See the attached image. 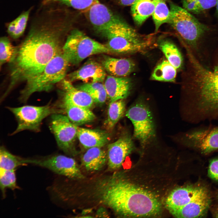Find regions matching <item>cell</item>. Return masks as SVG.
Listing matches in <instances>:
<instances>
[{
    "label": "cell",
    "mask_w": 218,
    "mask_h": 218,
    "mask_svg": "<svg viewBox=\"0 0 218 218\" xmlns=\"http://www.w3.org/2000/svg\"><path fill=\"white\" fill-rule=\"evenodd\" d=\"M56 8L47 9L31 25L26 37L18 46L8 63V81L4 95L7 96L20 83L40 72L62 51L66 26Z\"/></svg>",
    "instance_id": "1"
},
{
    "label": "cell",
    "mask_w": 218,
    "mask_h": 218,
    "mask_svg": "<svg viewBox=\"0 0 218 218\" xmlns=\"http://www.w3.org/2000/svg\"><path fill=\"white\" fill-rule=\"evenodd\" d=\"M122 177L115 172L97 181L94 194L99 203L121 217H146L158 215L161 206L156 197Z\"/></svg>",
    "instance_id": "2"
},
{
    "label": "cell",
    "mask_w": 218,
    "mask_h": 218,
    "mask_svg": "<svg viewBox=\"0 0 218 218\" xmlns=\"http://www.w3.org/2000/svg\"><path fill=\"white\" fill-rule=\"evenodd\" d=\"M216 50L208 65L192 54L188 55L190 71L187 111L192 122L218 117V48Z\"/></svg>",
    "instance_id": "3"
},
{
    "label": "cell",
    "mask_w": 218,
    "mask_h": 218,
    "mask_svg": "<svg viewBox=\"0 0 218 218\" xmlns=\"http://www.w3.org/2000/svg\"><path fill=\"white\" fill-rule=\"evenodd\" d=\"M170 5V16L168 23L184 41L186 48L199 60H203L205 43L211 28L184 8L173 3Z\"/></svg>",
    "instance_id": "4"
},
{
    "label": "cell",
    "mask_w": 218,
    "mask_h": 218,
    "mask_svg": "<svg viewBox=\"0 0 218 218\" xmlns=\"http://www.w3.org/2000/svg\"><path fill=\"white\" fill-rule=\"evenodd\" d=\"M107 39L111 53L124 54L143 51L150 45L151 36L141 35L120 18L99 33Z\"/></svg>",
    "instance_id": "5"
},
{
    "label": "cell",
    "mask_w": 218,
    "mask_h": 218,
    "mask_svg": "<svg viewBox=\"0 0 218 218\" xmlns=\"http://www.w3.org/2000/svg\"><path fill=\"white\" fill-rule=\"evenodd\" d=\"M69 65L62 51L40 72L25 82V87L20 92V102L26 103L35 92L51 91L56 84L65 78Z\"/></svg>",
    "instance_id": "6"
},
{
    "label": "cell",
    "mask_w": 218,
    "mask_h": 218,
    "mask_svg": "<svg viewBox=\"0 0 218 218\" xmlns=\"http://www.w3.org/2000/svg\"><path fill=\"white\" fill-rule=\"evenodd\" d=\"M63 54L70 64L77 65L93 55L111 52L106 45L88 36L78 29L68 35L62 48Z\"/></svg>",
    "instance_id": "7"
},
{
    "label": "cell",
    "mask_w": 218,
    "mask_h": 218,
    "mask_svg": "<svg viewBox=\"0 0 218 218\" xmlns=\"http://www.w3.org/2000/svg\"><path fill=\"white\" fill-rule=\"evenodd\" d=\"M7 108L14 115L17 123V127L11 135L25 130L39 132L44 119L62 112L55 102L51 101L42 106L26 105L19 107H7Z\"/></svg>",
    "instance_id": "8"
},
{
    "label": "cell",
    "mask_w": 218,
    "mask_h": 218,
    "mask_svg": "<svg viewBox=\"0 0 218 218\" xmlns=\"http://www.w3.org/2000/svg\"><path fill=\"white\" fill-rule=\"evenodd\" d=\"M126 116L133 125L134 137L145 146L155 134V125L149 107L144 102L137 101L129 107Z\"/></svg>",
    "instance_id": "9"
},
{
    "label": "cell",
    "mask_w": 218,
    "mask_h": 218,
    "mask_svg": "<svg viewBox=\"0 0 218 218\" xmlns=\"http://www.w3.org/2000/svg\"><path fill=\"white\" fill-rule=\"evenodd\" d=\"M48 127L53 134L59 148L66 154L75 156L77 152L75 142L78 127L73 123L67 116L61 114L51 115Z\"/></svg>",
    "instance_id": "10"
},
{
    "label": "cell",
    "mask_w": 218,
    "mask_h": 218,
    "mask_svg": "<svg viewBox=\"0 0 218 218\" xmlns=\"http://www.w3.org/2000/svg\"><path fill=\"white\" fill-rule=\"evenodd\" d=\"M25 164H31L43 167L58 174L73 179L84 178L75 160L61 154H54L41 157L25 158Z\"/></svg>",
    "instance_id": "11"
},
{
    "label": "cell",
    "mask_w": 218,
    "mask_h": 218,
    "mask_svg": "<svg viewBox=\"0 0 218 218\" xmlns=\"http://www.w3.org/2000/svg\"><path fill=\"white\" fill-rule=\"evenodd\" d=\"M183 139L187 146L209 154L218 150V127L194 130L186 133Z\"/></svg>",
    "instance_id": "12"
},
{
    "label": "cell",
    "mask_w": 218,
    "mask_h": 218,
    "mask_svg": "<svg viewBox=\"0 0 218 218\" xmlns=\"http://www.w3.org/2000/svg\"><path fill=\"white\" fill-rule=\"evenodd\" d=\"M84 12L88 19L98 33L110 27L120 18L98 0Z\"/></svg>",
    "instance_id": "13"
},
{
    "label": "cell",
    "mask_w": 218,
    "mask_h": 218,
    "mask_svg": "<svg viewBox=\"0 0 218 218\" xmlns=\"http://www.w3.org/2000/svg\"><path fill=\"white\" fill-rule=\"evenodd\" d=\"M107 148L108 168L111 170H114L121 166L126 157L133 150L134 144L130 137L124 135L110 144Z\"/></svg>",
    "instance_id": "14"
},
{
    "label": "cell",
    "mask_w": 218,
    "mask_h": 218,
    "mask_svg": "<svg viewBox=\"0 0 218 218\" xmlns=\"http://www.w3.org/2000/svg\"><path fill=\"white\" fill-rule=\"evenodd\" d=\"M106 72L101 63L92 59L87 61L80 68L68 75L71 82L80 81L84 83L103 82Z\"/></svg>",
    "instance_id": "15"
},
{
    "label": "cell",
    "mask_w": 218,
    "mask_h": 218,
    "mask_svg": "<svg viewBox=\"0 0 218 218\" xmlns=\"http://www.w3.org/2000/svg\"><path fill=\"white\" fill-rule=\"evenodd\" d=\"M61 82V96L58 100L86 108H90L92 106L94 102L87 93L75 87L68 79L64 78Z\"/></svg>",
    "instance_id": "16"
},
{
    "label": "cell",
    "mask_w": 218,
    "mask_h": 218,
    "mask_svg": "<svg viewBox=\"0 0 218 218\" xmlns=\"http://www.w3.org/2000/svg\"><path fill=\"white\" fill-rule=\"evenodd\" d=\"M205 189L202 186L190 185L173 190L166 200V206L170 212L178 209L190 202Z\"/></svg>",
    "instance_id": "17"
},
{
    "label": "cell",
    "mask_w": 218,
    "mask_h": 218,
    "mask_svg": "<svg viewBox=\"0 0 218 218\" xmlns=\"http://www.w3.org/2000/svg\"><path fill=\"white\" fill-rule=\"evenodd\" d=\"M210 203L208 192L205 188L199 195L187 204L170 212L177 218H198L204 216Z\"/></svg>",
    "instance_id": "18"
},
{
    "label": "cell",
    "mask_w": 218,
    "mask_h": 218,
    "mask_svg": "<svg viewBox=\"0 0 218 218\" xmlns=\"http://www.w3.org/2000/svg\"><path fill=\"white\" fill-rule=\"evenodd\" d=\"M104 85L111 102L127 97L130 93L132 86L129 78L111 75L106 77Z\"/></svg>",
    "instance_id": "19"
},
{
    "label": "cell",
    "mask_w": 218,
    "mask_h": 218,
    "mask_svg": "<svg viewBox=\"0 0 218 218\" xmlns=\"http://www.w3.org/2000/svg\"><path fill=\"white\" fill-rule=\"evenodd\" d=\"M101 64L110 75L117 77H125L134 69L135 64L130 60L119 58L104 55Z\"/></svg>",
    "instance_id": "20"
},
{
    "label": "cell",
    "mask_w": 218,
    "mask_h": 218,
    "mask_svg": "<svg viewBox=\"0 0 218 218\" xmlns=\"http://www.w3.org/2000/svg\"><path fill=\"white\" fill-rule=\"evenodd\" d=\"M77 137L81 145L86 149L101 147L109 141V136L106 132L78 127Z\"/></svg>",
    "instance_id": "21"
},
{
    "label": "cell",
    "mask_w": 218,
    "mask_h": 218,
    "mask_svg": "<svg viewBox=\"0 0 218 218\" xmlns=\"http://www.w3.org/2000/svg\"><path fill=\"white\" fill-rule=\"evenodd\" d=\"M58 107L64 111L69 120L76 125L90 122L96 118L94 113L89 109L75 106L58 100Z\"/></svg>",
    "instance_id": "22"
},
{
    "label": "cell",
    "mask_w": 218,
    "mask_h": 218,
    "mask_svg": "<svg viewBox=\"0 0 218 218\" xmlns=\"http://www.w3.org/2000/svg\"><path fill=\"white\" fill-rule=\"evenodd\" d=\"M82 165L87 171H99L107 161V154L101 147H93L88 149L81 158Z\"/></svg>",
    "instance_id": "23"
},
{
    "label": "cell",
    "mask_w": 218,
    "mask_h": 218,
    "mask_svg": "<svg viewBox=\"0 0 218 218\" xmlns=\"http://www.w3.org/2000/svg\"><path fill=\"white\" fill-rule=\"evenodd\" d=\"M158 0H137L131 6V11L133 20L140 26L152 15Z\"/></svg>",
    "instance_id": "24"
},
{
    "label": "cell",
    "mask_w": 218,
    "mask_h": 218,
    "mask_svg": "<svg viewBox=\"0 0 218 218\" xmlns=\"http://www.w3.org/2000/svg\"><path fill=\"white\" fill-rule=\"evenodd\" d=\"M158 46L170 64L177 70L182 67L183 58L181 52L174 44L169 40L162 39L159 41Z\"/></svg>",
    "instance_id": "25"
},
{
    "label": "cell",
    "mask_w": 218,
    "mask_h": 218,
    "mask_svg": "<svg viewBox=\"0 0 218 218\" xmlns=\"http://www.w3.org/2000/svg\"><path fill=\"white\" fill-rule=\"evenodd\" d=\"M125 106L124 99L110 102L108 108L107 118L104 123V126L107 130H111L123 117Z\"/></svg>",
    "instance_id": "26"
},
{
    "label": "cell",
    "mask_w": 218,
    "mask_h": 218,
    "mask_svg": "<svg viewBox=\"0 0 218 218\" xmlns=\"http://www.w3.org/2000/svg\"><path fill=\"white\" fill-rule=\"evenodd\" d=\"M177 69L167 60H163L157 65L151 75L153 80L169 82H174Z\"/></svg>",
    "instance_id": "27"
},
{
    "label": "cell",
    "mask_w": 218,
    "mask_h": 218,
    "mask_svg": "<svg viewBox=\"0 0 218 218\" xmlns=\"http://www.w3.org/2000/svg\"><path fill=\"white\" fill-rule=\"evenodd\" d=\"M32 9L31 8L21 13L16 18L9 23L7 26V32L13 39H17L24 34L26 29L30 14Z\"/></svg>",
    "instance_id": "28"
},
{
    "label": "cell",
    "mask_w": 218,
    "mask_h": 218,
    "mask_svg": "<svg viewBox=\"0 0 218 218\" xmlns=\"http://www.w3.org/2000/svg\"><path fill=\"white\" fill-rule=\"evenodd\" d=\"M78 88L87 93L94 102L98 104L104 103L107 97L104 85L101 82L84 83Z\"/></svg>",
    "instance_id": "29"
},
{
    "label": "cell",
    "mask_w": 218,
    "mask_h": 218,
    "mask_svg": "<svg viewBox=\"0 0 218 218\" xmlns=\"http://www.w3.org/2000/svg\"><path fill=\"white\" fill-rule=\"evenodd\" d=\"M24 158L13 154L4 146L0 148V169L5 170H13L19 166L24 165Z\"/></svg>",
    "instance_id": "30"
},
{
    "label": "cell",
    "mask_w": 218,
    "mask_h": 218,
    "mask_svg": "<svg viewBox=\"0 0 218 218\" xmlns=\"http://www.w3.org/2000/svg\"><path fill=\"white\" fill-rule=\"evenodd\" d=\"M183 8L196 14L203 13L216 5L217 0H182Z\"/></svg>",
    "instance_id": "31"
},
{
    "label": "cell",
    "mask_w": 218,
    "mask_h": 218,
    "mask_svg": "<svg viewBox=\"0 0 218 218\" xmlns=\"http://www.w3.org/2000/svg\"><path fill=\"white\" fill-rule=\"evenodd\" d=\"M152 15L155 25L156 32L158 31L161 25L165 23H168L170 12L165 0H158Z\"/></svg>",
    "instance_id": "32"
},
{
    "label": "cell",
    "mask_w": 218,
    "mask_h": 218,
    "mask_svg": "<svg viewBox=\"0 0 218 218\" xmlns=\"http://www.w3.org/2000/svg\"><path fill=\"white\" fill-rule=\"evenodd\" d=\"M97 0H41L43 6L61 4L78 10L85 11Z\"/></svg>",
    "instance_id": "33"
},
{
    "label": "cell",
    "mask_w": 218,
    "mask_h": 218,
    "mask_svg": "<svg viewBox=\"0 0 218 218\" xmlns=\"http://www.w3.org/2000/svg\"><path fill=\"white\" fill-rule=\"evenodd\" d=\"M0 188L3 198L5 197L7 188L14 190L19 188L16 183L15 170L0 169Z\"/></svg>",
    "instance_id": "34"
},
{
    "label": "cell",
    "mask_w": 218,
    "mask_h": 218,
    "mask_svg": "<svg viewBox=\"0 0 218 218\" xmlns=\"http://www.w3.org/2000/svg\"><path fill=\"white\" fill-rule=\"evenodd\" d=\"M16 47L14 46L8 37L2 36L0 39V68L5 64L9 63L13 58Z\"/></svg>",
    "instance_id": "35"
},
{
    "label": "cell",
    "mask_w": 218,
    "mask_h": 218,
    "mask_svg": "<svg viewBox=\"0 0 218 218\" xmlns=\"http://www.w3.org/2000/svg\"><path fill=\"white\" fill-rule=\"evenodd\" d=\"M208 175L211 178L218 182V157L213 159L210 163Z\"/></svg>",
    "instance_id": "36"
},
{
    "label": "cell",
    "mask_w": 218,
    "mask_h": 218,
    "mask_svg": "<svg viewBox=\"0 0 218 218\" xmlns=\"http://www.w3.org/2000/svg\"><path fill=\"white\" fill-rule=\"evenodd\" d=\"M120 5L125 6H131L137 0H116Z\"/></svg>",
    "instance_id": "37"
},
{
    "label": "cell",
    "mask_w": 218,
    "mask_h": 218,
    "mask_svg": "<svg viewBox=\"0 0 218 218\" xmlns=\"http://www.w3.org/2000/svg\"><path fill=\"white\" fill-rule=\"evenodd\" d=\"M109 215L106 210L104 208H100L97 212L96 216L99 217H108Z\"/></svg>",
    "instance_id": "38"
},
{
    "label": "cell",
    "mask_w": 218,
    "mask_h": 218,
    "mask_svg": "<svg viewBox=\"0 0 218 218\" xmlns=\"http://www.w3.org/2000/svg\"><path fill=\"white\" fill-rule=\"evenodd\" d=\"M213 214L214 217L218 218V206L214 208L213 210Z\"/></svg>",
    "instance_id": "39"
},
{
    "label": "cell",
    "mask_w": 218,
    "mask_h": 218,
    "mask_svg": "<svg viewBox=\"0 0 218 218\" xmlns=\"http://www.w3.org/2000/svg\"><path fill=\"white\" fill-rule=\"evenodd\" d=\"M216 13L217 16H218V0H217V4L216 5Z\"/></svg>",
    "instance_id": "40"
},
{
    "label": "cell",
    "mask_w": 218,
    "mask_h": 218,
    "mask_svg": "<svg viewBox=\"0 0 218 218\" xmlns=\"http://www.w3.org/2000/svg\"><path fill=\"white\" fill-rule=\"evenodd\" d=\"M217 199H218V195L217 196Z\"/></svg>",
    "instance_id": "41"
}]
</instances>
